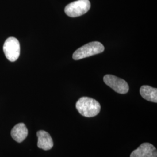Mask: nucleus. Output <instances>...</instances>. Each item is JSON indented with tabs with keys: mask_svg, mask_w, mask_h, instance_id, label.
I'll return each mask as SVG.
<instances>
[{
	"mask_svg": "<svg viewBox=\"0 0 157 157\" xmlns=\"http://www.w3.org/2000/svg\"><path fill=\"white\" fill-rule=\"evenodd\" d=\"M76 108L82 116L91 118L97 115L101 109L100 103L94 99L87 97H81L76 104Z\"/></svg>",
	"mask_w": 157,
	"mask_h": 157,
	"instance_id": "nucleus-1",
	"label": "nucleus"
},
{
	"mask_svg": "<svg viewBox=\"0 0 157 157\" xmlns=\"http://www.w3.org/2000/svg\"><path fill=\"white\" fill-rule=\"evenodd\" d=\"M104 47L98 41H93L81 47L73 53V59L79 60L87 57L93 56L102 52Z\"/></svg>",
	"mask_w": 157,
	"mask_h": 157,
	"instance_id": "nucleus-2",
	"label": "nucleus"
},
{
	"mask_svg": "<svg viewBox=\"0 0 157 157\" xmlns=\"http://www.w3.org/2000/svg\"><path fill=\"white\" fill-rule=\"evenodd\" d=\"M90 6L89 0H78L66 6L65 12L68 17H80L89 11Z\"/></svg>",
	"mask_w": 157,
	"mask_h": 157,
	"instance_id": "nucleus-3",
	"label": "nucleus"
},
{
	"mask_svg": "<svg viewBox=\"0 0 157 157\" xmlns=\"http://www.w3.org/2000/svg\"><path fill=\"white\" fill-rule=\"evenodd\" d=\"M3 51L6 58L11 62H15L19 58L21 52L20 43L15 37H11L6 40Z\"/></svg>",
	"mask_w": 157,
	"mask_h": 157,
	"instance_id": "nucleus-4",
	"label": "nucleus"
},
{
	"mask_svg": "<svg viewBox=\"0 0 157 157\" xmlns=\"http://www.w3.org/2000/svg\"><path fill=\"white\" fill-rule=\"evenodd\" d=\"M103 80L107 86L118 93L124 94L127 93L129 91V85L122 78L111 75H107L104 77Z\"/></svg>",
	"mask_w": 157,
	"mask_h": 157,
	"instance_id": "nucleus-5",
	"label": "nucleus"
},
{
	"mask_svg": "<svg viewBox=\"0 0 157 157\" xmlns=\"http://www.w3.org/2000/svg\"><path fill=\"white\" fill-rule=\"evenodd\" d=\"M130 157H157V149L151 144L144 143L131 153Z\"/></svg>",
	"mask_w": 157,
	"mask_h": 157,
	"instance_id": "nucleus-6",
	"label": "nucleus"
},
{
	"mask_svg": "<svg viewBox=\"0 0 157 157\" xmlns=\"http://www.w3.org/2000/svg\"><path fill=\"white\" fill-rule=\"evenodd\" d=\"M38 137L37 147L43 150L48 151L54 146V143L50 135L44 130H39L37 132Z\"/></svg>",
	"mask_w": 157,
	"mask_h": 157,
	"instance_id": "nucleus-7",
	"label": "nucleus"
},
{
	"mask_svg": "<svg viewBox=\"0 0 157 157\" xmlns=\"http://www.w3.org/2000/svg\"><path fill=\"white\" fill-rule=\"evenodd\" d=\"M11 134L14 140L17 143H21L27 137L28 135V130L25 124L20 123L17 124L13 128Z\"/></svg>",
	"mask_w": 157,
	"mask_h": 157,
	"instance_id": "nucleus-8",
	"label": "nucleus"
},
{
	"mask_svg": "<svg viewBox=\"0 0 157 157\" xmlns=\"http://www.w3.org/2000/svg\"><path fill=\"white\" fill-rule=\"evenodd\" d=\"M140 93L141 97L148 101L157 102V88H153L149 86H142L140 89Z\"/></svg>",
	"mask_w": 157,
	"mask_h": 157,
	"instance_id": "nucleus-9",
	"label": "nucleus"
}]
</instances>
